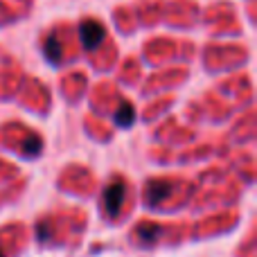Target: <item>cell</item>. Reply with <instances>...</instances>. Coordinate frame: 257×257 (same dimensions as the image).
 <instances>
[{"mask_svg":"<svg viewBox=\"0 0 257 257\" xmlns=\"http://www.w3.org/2000/svg\"><path fill=\"white\" fill-rule=\"evenodd\" d=\"M172 194V183L167 181H149L145 187V203L149 208H158L167 196Z\"/></svg>","mask_w":257,"mask_h":257,"instance_id":"3957f363","label":"cell"},{"mask_svg":"<svg viewBox=\"0 0 257 257\" xmlns=\"http://www.w3.org/2000/svg\"><path fill=\"white\" fill-rule=\"evenodd\" d=\"M23 151H25L27 156H36L41 151V140L36 136H30L25 140V145H23Z\"/></svg>","mask_w":257,"mask_h":257,"instance_id":"52a82bcc","label":"cell"},{"mask_svg":"<svg viewBox=\"0 0 257 257\" xmlns=\"http://www.w3.org/2000/svg\"><path fill=\"white\" fill-rule=\"evenodd\" d=\"M36 237H39V241H48V239H50L48 223H39V230H36Z\"/></svg>","mask_w":257,"mask_h":257,"instance_id":"ba28073f","label":"cell"},{"mask_svg":"<svg viewBox=\"0 0 257 257\" xmlns=\"http://www.w3.org/2000/svg\"><path fill=\"white\" fill-rule=\"evenodd\" d=\"M0 257H5V255H3V250H0Z\"/></svg>","mask_w":257,"mask_h":257,"instance_id":"9c48e42d","label":"cell"},{"mask_svg":"<svg viewBox=\"0 0 257 257\" xmlns=\"http://www.w3.org/2000/svg\"><path fill=\"white\" fill-rule=\"evenodd\" d=\"M79 36H81V45H84L86 50H95L106 39V30H104V25L99 21L88 18V21H84L79 25Z\"/></svg>","mask_w":257,"mask_h":257,"instance_id":"7a4b0ae2","label":"cell"},{"mask_svg":"<svg viewBox=\"0 0 257 257\" xmlns=\"http://www.w3.org/2000/svg\"><path fill=\"white\" fill-rule=\"evenodd\" d=\"M43 50H45V59L50 63H59V59H61V43L57 41V36H48Z\"/></svg>","mask_w":257,"mask_h":257,"instance_id":"8992f818","label":"cell"},{"mask_svg":"<svg viewBox=\"0 0 257 257\" xmlns=\"http://www.w3.org/2000/svg\"><path fill=\"white\" fill-rule=\"evenodd\" d=\"M115 124L120 128H128L133 126V122H136V108H133V104L128 102H120V106H117L115 111Z\"/></svg>","mask_w":257,"mask_h":257,"instance_id":"5b68a950","label":"cell"},{"mask_svg":"<svg viewBox=\"0 0 257 257\" xmlns=\"http://www.w3.org/2000/svg\"><path fill=\"white\" fill-rule=\"evenodd\" d=\"M136 235L145 246H151L160 239V235H163V226H158V223H154V221H142V223H138Z\"/></svg>","mask_w":257,"mask_h":257,"instance_id":"277c9868","label":"cell"},{"mask_svg":"<svg viewBox=\"0 0 257 257\" xmlns=\"http://www.w3.org/2000/svg\"><path fill=\"white\" fill-rule=\"evenodd\" d=\"M124 199H126V185L122 178H113L111 183L106 185L104 190V208H106V214L108 217H117L124 205Z\"/></svg>","mask_w":257,"mask_h":257,"instance_id":"6da1fadb","label":"cell"}]
</instances>
